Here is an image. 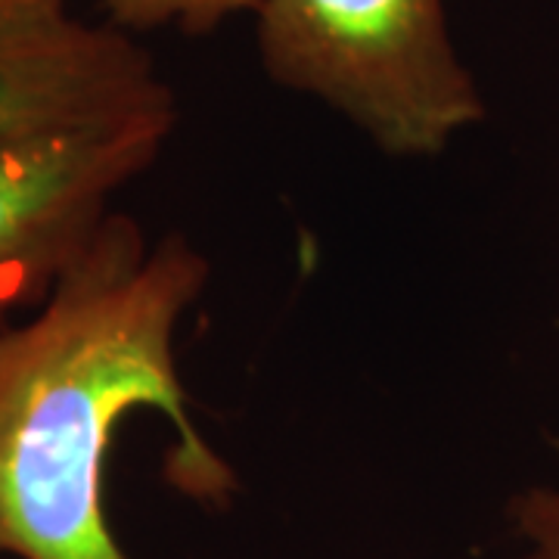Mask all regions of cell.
Returning <instances> with one entry per match:
<instances>
[{
	"label": "cell",
	"mask_w": 559,
	"mask_h": 559,
	"mask_svg": "<svg viewBox=\"0 0 559 559\" xmlns=\"http://www.w3.org/2000/svg\"><path fill=\"white\" fill-rule=\"evenodd\" d=\"M510 520L525 547L522 559H559V481L516 495L510 503Z\"/></svg>",
	"instance_id": "8992f818"
},
{
	"label": "cell",
	"mask_w": 559,
	"mask_h": 559,
	"mask_svg": "<svg viewBox=\"0 0 559 559\" xmlns=\"http://www.w3.org/2000/svg\"><path fill=\"white\" fill-rule=\"evenodd\" d=\"M153 57L69 0H0V146L84 124L175 112Z\"/></svg>",
	"instance_id": "277c9868"
},
{
	"label": "cell",
	"mask_w": 559,
	"mask_h": 559,
	"mask_svg": "<svg viewBox=\"0 0 559 559\" xmlns=\"http://www.w3.org/2000/svg\"><path fill=\"white\" fill-rule=\"evenodd\" d=\"M121 32L180 28L187 35L215 32L240 13H255L259 0H103Z\"/></svg>",
	"instance_id": "5b68a950"
},
{
	"label": "cell",
	"mask_w": 559,
	"mask_h": 559,
	"mask_svg": "<svg viewBox=\"0 0 559 559\" xmlns=\"http://www.w3.org/2000/svg\"><path fill=\"white\" fill-rule=\"evenodd\" d=\"M180 230L156 240L112 212L25 320L0 330V554L131 559L106 513V454L131 411L178 432L171 481L221 498L230 469L187 414L178 330L209 283Z\"/></svg>",
	"instance_id": "6da1fadb"
},
{
	"label": "cell",
	"mask_w": 559,
	"mask_h": 559,
	"mask_svg": "<svg viewBox=\"0 0 559 559\" xmlns=\"http://www.w3.org/2000/svg\"><path fill=\"white\" fill-rule=\"evenodd\" d=\"M264 72L377 150L429 159L485 119L441 0H259Z\"/></svg>",
	"instance_id": "7a4b0ae2"
},
{
	"label": "cell",
	"mask_w": 559,
	"mask_h": 559,
	"mask_svg": "<svg viewBox=\"0 0 559 559\" xmlns=\"http://www.w3.org/2000/svg\"><path fill=\"white\" fill-rule=\"evenodd\" d=\"M175 128L178 109L0 146V330L47 299Z\"/></svg>",
	"instance_id": "3957f363"
}]
</instances>
